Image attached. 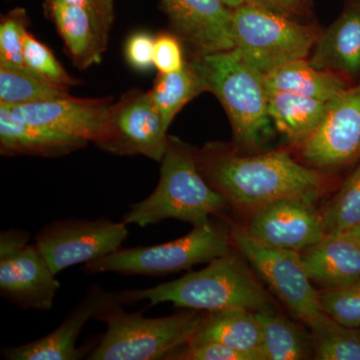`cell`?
Wrapping results in <instances>:
<instances>
[{
  "instance_id": "obj_17",
  "label": "cell",
  "mask_w": 360,
  "mask_h": 360,
  "mask_svg": "<svg viewBox=\"0 0 360 360\" xmlns=\"http://www.w3.org/2000/svg\"><path fill=\"white\" fill-rule=\"evenodd\" d=\"M300 255L310 281L322 290H335L360 279V239L347 232L326 234Z\"/></svg>"
},
{
  "instance_id": "obj_8",
  "label": "cell",
  "mask_w": 360,
  "mask_h": 360,
  "mask_svg": "<svg viewBox=\"0 0 360 360\" xmlns=\"http://www.w3.org/2000/svg\"><path fill=\"white\" fill-rule=\"evenodd\" d=\"M232 246L252 265L281 302L307 326L324 314L300 251L265 245L240 225L229 226Z\"/></svg>"
},
{
  "instance_id": "obj_32",
  "label": "cell",
  "mask_w": 360,
  "mask_h": 360,
  "mask_svg": "<svg viewBox=\"0 0 360 360\" xmlns=\"http://www.w3.org/2000/svg\"><path fill=\"white\" fill-rule=\"evenodd\" d=\"M179 360H260L257 354L241 352L219 342H189L172 357Z\"/></svg>"
},
{
  "instance_id": "obj_4",
  "label": "cell",
  "mask_w": 360,
  "mask_h": 360,
  "mask_svg": "<svg viewBox=\"0 0 360 360\" xmlns=\"http://www.w3.org/2000/svg\"><path fill=\"white\" fill-rule=\"evenodd\" d=\"M243 258L232 248L205 269L155 288L134 290L135 300H148V307L170 302L179 309L205 312L231 309L253 312L271 310V298Z\"/></svg>"
},
{
  "instance_id": "obj_24",
  "label": "cell",
  "mask_w": 360,
  "mask_h": 360,
  "mask_svg": "<svg viewBox=\"0 0 360 360\" xmlns=\"http://www.w3.org/2000/svg\"><path fill=\"white\" fill-rule=\"evenodd\" d=\"M260 331L262 360H304L314 359L311 335L300 326L272 310L255 312Z\"/></svg>"
},
{
  "instance_id": "obj_23",
  "label": "cell",
  "mask_w": 360,
  "mask_h": 360,
  "mask_svg": "<svg viewBox=\"0 0 360 360\" xmlns=\"http://www.w3.org/2000/svg\"><path fill=\"white\" fill-rule=\"evenodd\" d=\"M267 91H284L330 101L348 89L335 72L317 70L305 59L291 61L265 75Z\"/></svg>"
},
{
  "instance_id": "obj_22",
  "label": "cell",
  "mask_w": 360,
  "mask_h": 360,
  "mask_svg": "<svg viewBox=\"0 0 360 360\" xmlns=\"http://www.w3.org/2000/svg\"><path fill=\"white\" fill-rule=\"evenodd\" d=\"M267 92L272 123L291 143L297 146H302L321 124L331 101L291 92Z\"/></svg>"
},
{
  "instance_id": "obj_20",
  "label": "cell",
  "mask_w": 360,
  "mask_h": 360,
  "mask_svg": "<svg viewBox=\"0 0 360 360\" xmlns=\"http://www.w3.org/2000/svg\"><path fill=\"white\" fill-rule=\"evenodd\" d=\"M86 141L40 125L14 120L0 104V153L2 155L58 158L86 146Z\"/></svg>"
},
{
  "instance_id": "obj_16",
  "label": "cell",
  "mask_w": 360,
  "mask_h": 360,
  "mask_svg": "<svg viewBox=\"0 0 360 360\" xmlns=\"http://www.w3.org/2000/svg\"><path fill=\"white\" fill-rule=\"evenodd\" d=\"M172 28L198 56L234 49L233 9L224 0H161Z\"/></svg>"
},
{
  "instance_id": "obj_1",
  "label": "cell",
  "mask_w": 360,
  "mask_h": 360,
  "mask_svg": "<svg viewBox=\"0 0 360 360\" xmlns=\"http://www.w3.org/2000/svg\"><path fill=\"white\" fill-rule=\"evenodd\" d=\"M198 168L229 205L255 210L283 198L317 200L324 177L300 165L286 150L239 155L217 144L196 153Z\"/></svg>"
},
{
  "instance_id": "obj_14",
  "label": "cell",
  "mask_w": 360,
  "mask_h": 360,
  "mask_svg": "<svg viewBox=\"0 0 360 360\" xmlns=\"http://www.w3.org/2000/svg\"><path fill=\"white\" fill-rule=\"evenodd\" d=\"M314 205L298 198L272 201L253 210L246 231L265 245L300 252L326 236Z\"/></svg>"
},
{
  "instance_id": "obj_26",
  "label": "cell",
  "mask_w": 360,
  "mask_h": 360,
  "mask_svg": "<svg viewBox=\"0 0 360 360\" xmlns=\"http://www.w3.org/2000/svg\"><path fill=\"white\" fill-rule=\"evenodd\" d=\"M309 328L314 359L360 360V328L343 326L326 314Z\"/></svg>"
},
{
  "instance_id": "obj_25",
  "label": "cell",
  "mask_w": 360,
  "mask_h": 360,
  "mask_svg": "<svg viewBox=\"0 0 360 360\" xmlns=\"http://www.w3.org/2000/svg\"><path fill=\"white\" fill-rule=\"evenodd\" d=\"M203 91L191 63L172 73H160L153 89L148 91L155 110L168 129L175 115L187 103Z\"/></svg>"
},
{
  "instance_id": "obj_21",
  "label": "cell",
  "mask_w": 360,
  "mask_h": 360,
  "mask_svg": "<svg viewBox=\"0 0 360 360\" xmlns=\"http://www.w3.org/2000/svg\"><path fill=\"white\" fill-rule=\"evenodd\" d=\"M212 341L241 352L257 354L262 359V331L255 312L240 309L217 310L201 314L189 342ZM188 342V343H189Z\"/></svg>"
},
{
  "instance_id": "obj_13",
  "label": "cell",
  "mask_w": 360,
  "mask_h": 360,
  "mask_svg": "<svg viewBox=\"0 0 360 360\" xmlns=\"http://www.w3.org/2000/svg\"><path fill=\"white\" fill-rule=\"evenodd\" d=\"M2 104V103H0ZM14 120L40 125L101 148L110 139L115 105L110 99H82L72 96L39 103L6 105Z\"/></svg>"
},
{
  "instance_id": "obj_28",
  "label": "cell",
  "mask_w": 360,
  "mask_h": 360,
  "mask_svg": "<svg viewBox=\"0 0 360 360\" xmlns=\"http://www.w3.org/2000/svg\"><path fill=\"white\" fill-rule=\"evenodd\" d=\"M326 234L345 233L360 225V160L321 212Z\"/></svg>"
},
{
  "instance_id": "obj_33",
  "label": "cell",
  "mask_w": 360,
  "mask_h": 360,
  "mask_svg": "<svg viewBox=\"0 0 360 360\" xmlns=\"http://www.w3.org/2000/svg\"><path fill=\"white\" fill-rule=\"evenodd\" d=\"M186 63L181 44L176 37L163 33L156 37L153 65L160 73L175 72L182 70Z\"/></svg>"
},
{
  "instance_id": "obj_31",
  "label": "cell",
  "mask_w": 360,
  "mask_h": 360,
  "mask_svg": "<svg viewBox=\"0 0 360 360\" xmlns=\"http://www.w3.org/2000/svg\"><path fill=\"white\" fill-rule=\"evenodd\" d=\"M322 311L349 328H360V279L354 283L319 292Z\"/></svg>"
},
{
  "instance_id": "obj_3",
  "label": "cell",
  "mask_w": 360,
  "mask_h": 360,
  "mask_svg": "<svg viewBox=\"0 0 360 360\" xmlns=\"http://www.w3.org/2000/svg\"><path fill=\"white\" fill-rule=\"evenodd\" d=\"M229 205L226 198L201 174L195 151L179 139L168 137L158 186L146 200L130 205L122 221L146 227L176 219L200 226Z\"/></svg>"
},
{
  "instance_id": "obj_30",
  "label": "cell",
  "mask_w": 360,
  "mask_h": 360,
  "mask_svg": "<svg viewBox=\"0 0 360 360\" xmlns=\"http://www.w3.org/2000/svg\"><path fill=\"white\" fill-rule=\"evenodd\" d=\"M23 56L28 70L45 82L68 87L77 84L53 53L28 32L23 37Z\"/></svg>"
},
{
  "instance_id": "obj_18",
  "label": "cell",
  "mask_w": 360,
  "mask_h": 360,
  "mask_svg": "<svg viewBox=\"0 0 360 360\" xmlns=\"http://www.w3.org/2000/svg\"><path fill=\"white\" fill-rule=\"evenodd\" d=\"M46 9L77 68L84 70L101 63L110 25L86 9L63 0H47Z\"/></svg>"
},
{
  "instance_id": "obj_7",
  "label": "cell",
  "mask_w": 360,
  "mask_h": 360,
  "mask_svg": "<svg viewBox=\"0 0 360 360\" xmlns=\"http://www.w3.org/2000/svg\"><path fill=\"white\" fill-rule=\"evenodd\" d=\"M232 34L234 49L264 75L307 58L319 35L290 16L250 4L233 9Z\"/></svg>"
},
{
  "instance_id": "obj_37",
  "label": "cell",
  "mask_w": 360,
  "mask_h": 360,
  "mask_svg": "<svg viewBox=\"0 0 360 360\" xmlns=\"http://www.w3.org/2000/svg\"><path fill=\"white\" fill-rule=\"evenodd\" d=\"M231 8L236 9L245 4V0H224Z\"/></svg>"
},
{
  "instance_id": "obj_5",
  "label": "cell",
  "mask_w": 360,
  "mask_h": 360,
  "mask_svg": "<svg viewBox=\"0 0 360 360\" xmlns=\"http://www.w3.org/2000/svg\"><path fill=\"white\" fill-rule=\"evenodd\" d=\"M200 317V310L186 309L148 319L141 312L129 314L123 305L111 307L96 316L106 331L86 359H172L191 340Z\"/></svg>"
},
{
  "instance_id": "obj_11",
  "label": "cell",
  "mask_w": 360,
  "mask_h": 360,
  "mask_svg": "<svg viewBox=\"0 0 360 360\" xmlns=\"http://www.w3.org/2000/svg\"><path fill=\"white\" fill-rule=\"evenodd\" d=\"M136 303L134 290L108 291L98 284L90 286L58 328L49 335L20 347H4L2 357L8 360H78L85 355L77 340L89 319L104 310Z\"/></svg>"
},
{
  "instance_id": "obj_10",
  "label": "cell",
  "mask_w": 360,
  "mask_h": 360,
  "mask_svg": "<svg viewBox=\"0 0 360 360\" xmlns=\"http://www.w3.org/2000/svg\"><path fill=\"white\" fill-rule=\"evenodd\" d=\"M129 233L127 224L106 217L58 219L40 229L35 245L58 274L73 265L108 257L122 248Z\"/></svg>"
},
{
  "instance_id": "obj_29",
  "label": "cell",
  "mask_w": 360,
  "mask_h": 360,
  "mask_svg": "<svg viewBox=\"0 0 360 360\" xmlns=\"http://www.w3.org/2000/svg\"><path fill=\"white\" fill-rule=\"evenodd\" d=\"M27 15L23 8L13 9L2 18L0 23V68L37 77L28 70L23 56V37L27 32Z\"/></svg>"
},
{
  "instance_id": "obj_12",
  "label": "cell",
  "mask_w": 360,
  "mask_h": 360,
  "mask_svg": "<svg viewBox=\"0 0 360 360\" xmlns=\"http://www.w3.org/2000/svg\"><path fill=\"white\" fill-rule=\"evenodd\" d=\"M300 148L305 162L323 169L360 160V84L330 101L321 124Z\"/></svg>"
},
{
  "instance_id": "obj_35",
  "label": "cell",
  "mask_w": 360,
  "mask_h": 360,
  "mask_svg": "<svg viewBox=\"0 0 360 360\" xmlns=\"http://www.w3.org/2000/svg\"><path fill=\"white\" fill-rule=\"evenodd\" d=\"M71 6H77L86 9L108 25H111L113 20V0H63Z\"/></svg>"
},
{
  "instance_id": "obj_9",
  "label": "cell",
  "mask_w": 360,
  "mask_h": 360,
  "mask_svg": "<svg viewBox=\"0 0 360 360\" xmlns=\"http://www.w3.org/2000/svg\"><path fill=\"white\" fill-rule=\"evenodd\" d=\"M30 233L6 229L0 233V293L20 309L49 311L60 283Z\"/></svg>"
},
{
  "instance_id": "obj_19",
  "label": "cell",
  "mask_w": 360,
  "mask_h": 360,
  "mask_svg": "<svg viewBox=\"0 0 360 360\" xmlns=\"http://www.w3.org/2000/svg\"><path fill=\"white\" fill-rule=\"evenodd\" d=\"M309 63L317 70L354 77L360 73V0H348L342 13L317 37Z\"/></svg>"
},
{
  "instance_id": "obj_6",
  "label": "cell",
  "mask_w": 360,
  "mask_h": 360,
  "mask_svg": "<svg viewBox=\"0 0 360 360\" xmlns=\"http://www.w3.org/2000/svg\"><path fill=\"white\" fill-rule=\"evenodd\" d=\"M233 248L229 227L212 221L193 226L186 236L153 246L122 248L84 265L87 274L116 272L124 276H165L194 265L210 264Z\"/></svg>"
},
{
  "instance_id": "obj_38",
  "label": "cell",
  "mask_w": 360,
  "mask_h": 360,
  "mask_svg": "<svg viewBox=\"0 0 360 360\" xmlns=\"http://www.w3.org/2000/svg\"><path fill=\"white\" fill-rule=\"evenodd\" d=\"M347 233H350L352 236H355V238L360 239V225L359 226L355 227L352 231H348Z\"/></svg>"
},
{
  "instance_id": "obj_34",
  "label": "cell",
  "mask_w": 360,
  "mask_h": 360,
  "mask_svg": "<svg viewBox=\"0 0 360 360\" xmlns=\"http://www.w3.org/2000/svg\"><path fill=\"white\" fill-rule=\"evenodd\" d=\"M155 41L148 33H134L125 45V58L130 65L137 70H148L155 66Z\"/></svg>"
},
{
  "instance_id": "obj_36",
  "label": "cell",
  "mask_w": 360,
  "mask_h": 360,
  "mask_svg": "<svg viewBox=\"0 0 360 360\" xmlns=\"http://www.w3.org/2000/svg\"><path fill=\"white\" fill-rule=\"evenodd\" d=\"M245 4L262 7L290 18L302 13V0H245Z\"/></svg>"
},
{
  "instance_id": "obj_27",
  "label": "cell",
  "mask_w": 360,
  "mask_h": 360,
  "mask_svg": "<svg viewBox=\"0 0 360 360\" xmlns=\"http://www.w3.org/2000/svg\"><path fill=\"white\" fill-rule=\"evenodd\" d=\"M68 86L51 84L33 75L0 68V103L18 105L65 98Z\"/></svg>"
},
{
  "instance_id": "obj_15",
  "label": "cell",
  "mask_w": 360,
  "mask_h": 360,
  "mask_svg": "<svg viewBox=\"0 0 360 360\" xmlns=\"http://www.w3.org/2000/svg\"><path fill=\"white\" fill-rule=\"evenodd\" d=\"M167 129L148 92H135L115 105L110 139L101 149L116 155H143L161 162Z\"/></svg>"
},
{
  "instance_id": "obj_2",
  "label": "cell",
  "mask_w": 360,
  "mask_h": 360,
  "mask_svg": "<svg viewBox=\"0 0 360 360\" xmlns=\"http://www.w3.org/2000/svg\"><path fill=\"white\" fill-rule=\"evenodd\" d=\"M189 63L203 91L214 94L226 111L236 146L251 153L262 150L274 134L265 75L236 49L196 56Z\"/></svg>"
}]
</instances>
